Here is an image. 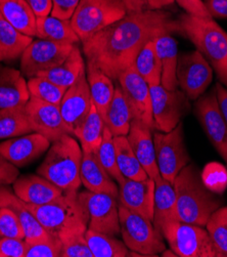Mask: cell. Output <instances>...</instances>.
Segmentation results:
<instances>
[{"label": "cell", "mask_w": 227, "mask_h": 257, "mask_svg": "<svg viewBox=\"0 0 227 257\" xmlns=\"http://www.w3.org/2000/svg\"><path fill=\"white\" fill-rule=\"evenodd\" d=\"M175 0H124L128 13L162 10L172 6Z\"/></svg>", "instance_id": "46"}, {"label": "cell", "mask_w": 227, "mask_h": 257, "mask_svg": "<svg viewBox=\"0 0 227 257\" xmlns=\"http://www.w3.org/2000/svg\"><path fill=\"white\" fill-rule=\"evenodd\" d=\"M61 249V240L52 236L44 241L27 243L25 257H60Z\"/></svg>", "instance_id": "44"}, {"label": "cell", "mask_w": 227, "mask_h": 257, "mask_svg": "<svg viewBox=\"0 0 227 257\" xmlns=\"http://www.w3.org/2000/svg\"><path fill=\"white\" fill-rule=\"evenodd\" d=\"M154 218L153 223L161 233L164 225L169 222L178 221L177 206H176V195L174 187L166 181L161 174L154 179Z\"/></svg>", "instance_id": "25"}, {"label": "cell", "mask_w": 227, "mask_h": 257, "mask_svg": "<svg viewBox=\"0 0 227 257\" xmlns=\"http://www.w3.org/2000/svg\"><path fill=\"white\" fill-rule=\"evenodd\" d=\"M62 242L60 257H93L85 233H69L59 237Z\"/></svg>", "instance_id": "42"}, {"label": "cell", "mask_w": 227, "mask_h": 257, "mask_svg": "<svg viewBox=\"0 0 227 257\" xmlns=\"http://www.w3.org/2000/svg\"><path fill=\"white\" fill-rule=\"evenodd\" d=\"M79 198L88 212V228L113 237L121 234L117 198L88 190L79 193Z\"/></svg>", "instance_id": "12"}, {"label": "cell", "mask_w": 227, "mask_h": 257, "mask_svg": "<svg viewBox=\"0 0 227 257\" xmlns=\"http://www.w3.org/2000/svg\"><path fill=\"white\" fill-rule=\"evenodd\" d=\"M120 228L127 248L142 256H157L166 250L164 237L153 221L119 205Z\"/></svg>", "instance_id": "7"}, {"label": "cell", "mask_w": 227, "mask_h": 257, "mask_svg": "<svg viewBox=\"0 0 227 257\" xmlns=\"http://www.w3.org/2000/svg\"><path fill=\"white\" fill-rule=\"evenodd\" d=\"M25 107L0 109V141L31 134Z\"/></svg>", "instance_id": "36"}, {"label": "cell", "mask_w": 227, "mask_h": 257, "mask_svg": "<svg viewBox=\"0 0 227 257\" xmlns=\"http://www.w3.org/2000/svg\"><path fill=\"white\" fill-rule=\"evenodd\" d=\"M200 177L205 187L216 195H222L227 188V169L221 163H208Z\"/></svg>", "instance_id": "41"}, {"label": "cell", "mask_w": 227, "mask_h": 257, "mask_svg": "<svg viewBox=\"0 0 227 257\" xmlns=\"http://www.w3.org/2000/svg\"><path fill=\"white\" fill-rule=\"evenodd\" d=\"M36 37L68 44H77L80 42L78 35L72 27L71 20H62L52 15L37 18Z\"/></svg>", "instance_id": "31"}, {"label": "cell", "mask_w": 227, "mask_h": 257, "mask_svg": "<svg viewBox=\"0 0 227 257\" xmlns=\"http://www.w3.org/2000/svg\"><path fill=\"white\" fill-rule=\"evenodd\" d=\"M175 32H177L176 20L167 12L153 10L128 13L120 21L82 41V50L87 63L117 80L125 69L134 64L147 42Z\"/></svg>", "instance_id": "1"}, {"label": "cell", "mask_w": 227, "mask_h": 257, "mask_svg": "<svg viewBox=\"0 0 227 257\" xmlns=\"http://www.w3.org/2000/svg\"><path fill=\"white\" fill-rule=\"evenodd\" d=\"M19 169L0 154V186L13 185L19 177Z\"/></svg>", "instance_id": "48"}, {"label": "cell", "mask_w": 227, "mask_h": 257, "mask_svg": "<svg viewBox=\"0 0 227 257\" xmlns=\"http://www.w3.org/2000/svg\"><path fill=\"white\" fill-rule=\"evenodd\" d=\"M85 72V64L81 50L76 44L65 62L56 68L39 73L37 76L44 77V78L53 81L62 87L69 88Z\"/></svg>", "instance_id": "28"}, {"label": "cell", "mask_w": 227, "mask_h": 257, "mask_svg": "<svg viewBox=\"0 0 227 257\" xmlns=\"http://www.w3.org/2000/svg\"><path fill=\"white\" fill-rule=\"evenodd\" d=\"M37 18L52 14L53 0H26Z\"/></svg>", "instance_id": "51"}, {"label": "cell", "mask_w": 227, "mask_h": 257, "mask_svg": "<svg viewBox=\"0 0 227 257\" xmlns=\"http://www.w3.org/2000/svg\"><path fill=\"white\" fill-rule=\"evenodd\" d=\"M13 189L21 200L30 205H44L64 194L63 190L39 174L19 176L13 184Z\"/></svg>", "instance_id": "22"}, {"label": "cell", "mask_w": 227, "mask_h": 257, "mask_svg": "<svg viewBox=\"0 0 227 257\" xmlns=\"http://www.w3.org/2000/svg\"><path fill=\"white\" fill-rule=\"evenodd\" d=\"M25 110L32 132L43 136L52 144L64 135H71L64 122L59 105L30 97Z\"/></svg>", "instance_id": "16"}, {"label": "cell", "mask_w": 227, "mask_h": 257, "mask_svg": "<svg viewBox=\"0 0 227 257\" xmlns=\"http://www.w3.org/2000/svg\"><path fill=\"white\" fill-rule=\"evenodd\" d=\"M161 234L171 250L181 257H218L207 229L181 221L169 222Z\"/></svg>", "instance_id": "8"}, {"label": "cell", "mask_w": 227, "mask_h": 257, "mask_svg": "<svg viewBox=\"0 0 227 257\" xmlns=\"http://www.w3.org/2000/svg\"><path fill=\"white\" fill-rule=\"evenodd\" d=\"M114 144L116 148L117 163L121 173L125 177L135 179V181H143V179L148 178V175L135 157L127 137H114Z\"/></svg>", "instance_id": "35"}, {"label": "cell", "mask_w": 227, "mask_h": 257, "mask_svg": "<svg viewBox=\"0 0 227 257\" xmlns=\"http://www.w3.org/2000/svg\"><path fill=\"white\" fill-rule=\"evenodd\" d=\"M83 152L71 135H64L49 147L37 173L64 192H78L81 186L80 168Z\"/></svg>", "instance_id": "4"}, {"label": "cell", "mask_w": 227, "mask_h": 257, "mask_svg": "<svg viewBox=\"0 0 227 257\" xmlns=\"http://www.w3.org/2000/svg\"><path fill=\"white\" fill-rule=\"evenodd\" d=\"M26 249L25 239L0 238V257H25Z\"/></svg>", "instance_id": "45"}, {"label": "cell", "mask_w": 227, "mask_h": 257, "mask_svg": "<svg viewBox=\"0 0 227 257\" xmlns=\"http://www.w3.org/2000/svg\"><path fill=\"white\" fill-rule=\"evenodd\" d=\"M154 41L162 65L161 85L168 90L177 89L178 81L176 77L178 64L177 43L170 34L161 35Z\"/></svg>", "instance_id": "27"}, {"label": "cell", "mask_w": 227, "mask_h": 257, "mask_svg": "<svg viewBox=\"0 0 227 257\" xmlns=\"http://www.w3.org/2000/svg\"><path fill=\"white\" fill-rule=\"evenodd\" d=\"M176 77L186 96L195 100L212 82L213 71L205 57L196 49L178 59Z\"/></svg>", "instance_id": "13"}, {"label": "cell", "mask_w": 227, "mask_h": 257, "mask_svg": "<svg viewBox=\"0 0 227 257\" xmlns=\"http://www.w3.org/2000/svg\"><path fill=\"white\" fill-rule=\"evenodd\" d=\"M91 107L92 100L85 72L67 89L60 104L62 117L73 137L77 135Z\"/></svg>", "instance_id": "17"}, {"label": "cell", "mask_w": 227, "mask_h": 257, "mask_svg": "<svg viewBox=\"0 0 227 257\" xmlns=\"http://www.w3.org/2000/svg\"><path fill=\"white\" fill-rule=\"evenodd\" d=\"M0 15L23 34L36 36L37 17L26 0H0Z\"/></svg>", "instance_id": "29"}, {"label": "cell", "mask_w": 227, "mask_h": 257, "mask_svg": "<svg viewBox=\"0 0 227 257\" xmlns=\"http://www.w3.org/2000/svg\"><path fill=\"white\" fill-rule=\"evenodd\" d=\"M76 44L36 39L24 50L21 57V71L32 78L39 73L60 66L69 57Z\"/></svg>", "instance_id": "10"}, {"label": "cell", "mask_w": 227, "mask_h": 257, "mask_svg": "<svg viewBox=\"0 0 227 257\" xmlns=\"http://www.w3.org/2000/svg\"><path fill=\"white\" fill-rule=\"evenodd\" d=\"M154 145L159 172L173 185L176 176L189 162L183 142L182 124L179 123L170 133H155Z\"/></svg>", "instance_id": "9"}, {"label": "cell", "mask_w": 227, "mask_h": 257, "mask_svg": "<svg viewBox=\"0 0 227 257\" xmlns=\"http://www.w3.org/2000/svg\"><path fill=\"white\" fill-rule=\"evenodd\" d=\"M133 119L131 109L120 85L115 86V93L108 108L105 124L114 137H127Z\"/></svg>", "instance_id": "30"}, {"label": "cell", "mask_w": 227, "mask_h": 257, "mask_svg": "<svg viewBox=\"0 0 227 257\" xmlns=\"http://www.w3.org/2000/svg\"><path fill=\"white\" fill-rule=\"evenodd\" d=\"M194 111L211 144L227 164V125L218 104L216 90L199 97Z\"/></svg>", "instance_id": "15"}, {"label": "cell", "mask_w": 227, "mask_h": 257, "mask_svg": "<svg viewBox=\"0 0 227 257\" xmlns=\"http://www.w3.org/2000/svg\"><path fill=\"white\" fill-rule=\"evenodd\" d=\"M80 0H53V17L62 20H71Z\"/></svg>", "instance_id": "47"}, {"label": "cell", "mask_w": 227, "mask_h": 257, "mask_svg": "<svg viewBox=\"0 0 227 257\" xmlns=\"http://www.w3.org/2000/svg\"><path fill=\"white\" fill-rule=\"evenodd\" d=\"M86 67V78L89 85L92 104L105 121L108 108L115 93L113 79L90 63H87Z\"/></svg>", "instance_id": "26"}, {"label": "cell", "mask_w": 227, "mask_h": 257, "mask_svg": "<svg viewBox=\"0 0 227 257\" xmlns=\"http://www.w3.org/2000/svg\"><path fill=\"white\" fill-rule=\"evenodd\" d=\"M204 5L213 19H227V0H205Z\"/></svg>", "instance_id": "50"}, {"label": "cell", "mask_w": 227, "mask_h": 257, "mask_svg": "<svg viewBox=\"0 0 227 257\" xmlns=\"http://www.w3.org/2000/svg\"><path fill=\"white\" fill-rule=\"evenodd\" d=\"M175 2L189 15L200 18H212L201 0H175Z\"/></svg>", "instance_id": "49"}, {"label": "cell", "mask_w": 227, "mask_h": 257, "mask_svg": "<svg viewBox=\"0 0 227 257\" xmlns=\"http://www.w3.org/2000/svg\"><path fill=\"white\" fill-rule=\"evenodd\" d=\"M97 158L108 173L115 179L119 184L122 182V179L125 177L118 166L117 163V155H116V148L114 144V136L110 132L109 128L105 126L103 141L100 144L97 152H96Z\"/></svg>", "instance_id": "40"}, {"label": "cell", "mask_w": 227, "mask_h": 257, "mask_svg": "<svg viewBox=\"0 0 227 257\" xmlns=\"http://www.w3.org/2000/svg\"><path fill=\"white\" fill-rule=\"evenodd\" d=\"M127 14L124 0H80L71 25L82 42Z\"/></svg>", "instance_id": "6"}, {"label": "cell", "mask_w": 227, "mask_h": 257, "mask_svg": "<svg viewBox=\"0 0 227 257\" xmlns=\"http://www.w3.org/2000/svg\"><path fill=\"white\" fill-rule=\"evenodd\" d=\"M5 61V57H4V53H3V49L0 47V62Z\"/></svg>", "instance_id": "53"}, {"label": "cell", "mask_w": 227, "mask_h": 257, "mask_svg": "<svg viewBox=\"0 0 227 257\" xmlns=\"http://www.w3.org/2000/svg\"><path fill=\"white\" fill-rule=\"evenodd\" d=\"M154 40L147 42L141 48L133 64L149 87L160 85L162 78V65Z\"/></svg>", "instance_id": "34"}, {"label": "cell", "mask_w": 227, "mask_h": 257, "mask_svg": "<svg viewBox=\"0 0 227 257\" xmlns=\"http://www.w3.org/2000/svg\"><path fill=\"white\" fill-rule=\"evenodd\" d=\"M178 219L181 222L205 226L211 214L222 204L216 194L208 190L194 165H186L173 183Z\"/></svg>", "instance_id": "2"}, {"label": "cell", "mask_w": 227, "mask_h": 257, "mask_svg": "<svg viewBox=\"0 0 227 257\" xmlns=\"http://www.w3.org/2000/svg\"><path fill=\"white\" fill-rule=\"evenodd\" d=\"M29 208L46 232L59 238L69 233H85L89 216L78 192H64L62 196L44 205H30Z\"/></svg>", "instance_id": "5"}, {"label": "cell", "mask_w": 227, "mask_h": 257, "mask_svg": "<svg viewBox=\"0 0 227 257\" xmlns=\"http://www.w3.org/2000/svg\"><path fill=\"white\" fill-rule=\"evenodd\" d=\"M149 91L156 130L170 133L189 111L187 96L183 91L168 90L161 84L150 86Z\"/></svg>", "instance_id": "11"}, {"label": "cell", "mask_w": 227, "mask_h": 257, "mask_svg": "<svg viewBox=\"0 0 227 257\" xmlns=\"http://www.w3.org/2000/svg\"><path fill=\"white\" fill-rule=\"evenodd\" d=\"M85 239L93 257L129 256V249L127 246L113 236L94 232V230L87 228Z\"/></svg>", "instance_id": "37"}, {"label": "cell", "mask_w": 227, "mask_h": 257, "mask_svg": "<svg viewBox=\"0 0 227 257\" xmlns=\"http://www.w3.org/2000/svg\"><path fill=\"white\" fill-rule=\"evenodd\" d=\"M0 207L11 208L16 213L23 226L25 241L27 243L44 241L52 237L33 214L28 204L21 200L8 186H0Z\"/></svg>", "instance_id": "21"}, {"label": "cell", "mask_w": 227, "mask_h": 257, "mask_svg": "<svg viewBox=\"0 0 227 257\" xmlns=\"http://www.w3.org/2000/svg\"><path fill=\"white\" fill-rule=\"evenodd\" d=\"M132 112L133 119L141 121L151 130H156L151 111L149 86L136 71L134 65L125 69L117 78Z\"/></svg>", "instance_id": "14"}, {"label": "cell", "mask_w": 227, "mask_h": 257, "mask_svg": "<svg viewBox=\"0 0 227 257\" xmlns=\"http://www.w3.org/2000/svg\"><path fill=\"white\" fill-rule=\"evenodd\" d=\"M206 227L218 257H227V207H219L209 217Z\"/></svg>", "instance_id": "38"}, {"label": "cell", "mask_w": 227, "mask_h": 257, "mask_svg": "<svg viewBox=\"0 0 227 257\" xmlns=\"http://www.w3.org/2000/svg\"><path fill=\"white\" fill-rule=\"evenodd\" d=\"M177 33L188 38L214 68L227 89V32L213 20L183 14L176 20Z\"/></svg>", "instance_id": "3"}, {"label": "cell", "mask_w": 227, "mask_h": 257, "mask_svg": "<svg viewBox=\"0 0 227 257\" xmlns=\"http://www.w3.org/2000/svg\"><path fill=\"white\" fill-rule=\"evenodd\" d=\"M105 121L92 104L91 110L76 135L83 153H96L103 141Z\"/></svg>", "instance_id": "33"}, {"label": "cell", "mask_w": 227, "mask_h": 257, "mask_svg": "<svg viewBox=\"0 0 227 257\" xmlns=\"http://www.w3.org/2000/svg\"><path fill=\"white\" fill-rule=\"evenodd\" d=\"M0 238L25 239L19 217L8 207H0Z\"/></svg>", "instance_id": "43"}, {"label": "cell", "mask_w": 227, "mask_h": 257, "mask_svg": "<svg viewBox=\"0 0 227 257\" xmlns=\"http://www.w3.org/2000/svg\"><path fill=\"white\" fill-rule=\"evenodd\" d=\"M119 205L134 211L153 221L155 181L146 178L143 181L124 177L118 184Z\"/></svg>", "instance_id": "18"}, {"label": "cell", "mask_w": 227, "mask_h": 257, "mask_svg": "<svg viewBox=\"0 0 227 257\" xmlns=\"http://www.w3.org/2000/svg\"><path fill=\"white\" fill-rule=\"evenodd\" d=\"M151 131L153 130L146 124L136 119H132L127 140L135 157L148 177L155 179L160 175V172L157 164L154 138L151 135Z\"/></svg>", "instance_id": "20"}, {"label": "cell", "mask_w": 227, "mask_h": 257, "mask_svg": "<svg viewBox=\"0 0 227 257\" xmlns=\"http://www.w3.org/2000/svg\"><path fill=\"white\" fill-rule=\"evenodd\" d=\"M29 99L28 83L22 72L0 66V109L25 107Z\"/></svg>", "instance_id": "24"}, {"label": "cell", "mask_w": 227, "mask_h": 257, "mask_svg": "<svg viewBox=\"0 0 227 257\" xmlns=\"http://www.w3.org/2000/svg\"><path fill=\"white\" fill-rule=\"evenodd\" d=\"M82 185L90 192L108 194L118 199L119 188L99 162L96 153H83L80 168Z\"/></svg>", "instance_id": "23"}, {"label": "cell", "mask_w": 227, "mask_h": 257, "mask_svg": "<svg viewBox=\"0 0 227 257\" xmlns=\"http://www.w3.org/2000/svg\"><path fill=\"white\" fill-rule=\"evenodd\" d=\"M215 90H216L217 99H218V104H219L221 113L227 125V89L220 82H218L215 86Z\"/></svg>", "instance_id": "52"}, {"label": "cell", "mask_w": 227, "mask_h": 257, "mask_svg": "<svg viewBox=\"0 0 227 257\" xmlns=\"http://www.w3.org/2000/svg\"><path fill=\"white\" fill-rule=\"evenodd\" d=\"M27 83L30 97H34L39 100L49 102V104L59 106L68 89L41 76H35L32 77V78H29Z\"/></svg>", "instance_id": "39"}, {"label": "cell", "mask_w": 227, "mask_h": 257, "mask_svg": "<svg viewBox=\"0 0 227 257\" xmlns=\"http://www.w3.org/2000/svg\"><path fill=\"white\" fill-rule=\"evenodd\" d=\"M50 143L43 136L32 133L0 143V154L18 168L37 160L49 149Z\"/></svg>", "instance_id": "19"}, {"label": "cell", "mask_w": 227, "mask_h": 257, "mask_svg": "<svg viewBox=\"0 0 227 257\" xmlns=\"http://www.w3.org/2000/svg\"><path fill=\"white\" fill-rule=\"evenodd\" d=\"M33 41V37L25 35L0 15V47L5 61H15L22 57L24 50Z\"/></svg>", "instance_id": "32"}]
</instances>
